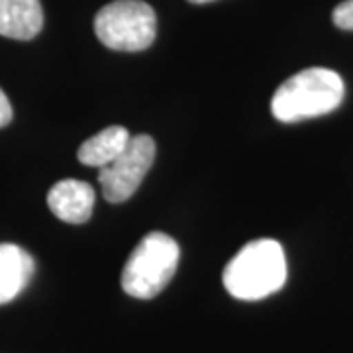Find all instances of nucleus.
Wrapping results in <instances>:
<instances>
[{"instance_id":"obj_1","label":"nucleus","mask_w":353,"mask_h":353,"mask_svg":"<svg viewBox=\"0 0 353 353\" xmlns=\"http://www.w3.org/2000/svg\"><path fill=\"white\" fill-rule=\"evenodd\" d=\"M224 287L238 301H261L283 289L287 257L275 240H253L236 253L224 269Z\"/></svg>"},{"instance_id":"obj_2","label":"nucleus","mask_w":353,"mask_h":353,"mask_svg":"<svg viewBox=\"0 0 353 353\" xmlns=\"http://www.w3.org/2000/svg\"><path fill=\"white\" fill-rule=\"evenodd\" d=\"M343 79L326 67L303 69L275 90L271 112L279 122L292 124L334 112L343 101Z\"/></svg>"},{"instance_id":"obj_3","label":"nucleus","mask_w":353,"mask_h":353,"mask_svg":"<svg viewBox=\"0 0 353 353\" xmlns=\"http://www.w3.org/2000/svg\"><path fill=\"white\" fill-rule=\"evenodd\" d=\"M181 248L171 236L152 232L136 245L122 271V289L134 299L157 296L173 279Z\"/></svg>"},{"instance_id":"obj_4","label":"nucleus","mask_w":353,"mask_h":353,"mask_svg":"<svg viewBox=\"0 0 353 353\" xmlns=\"http://www.w3.org/2000/svg\"><path fill=\"white\" fill-rule=\"evenodd\" d=\"M94 32L102 46L114 51H143L155 39L157 18L141 0H114L99 10Z\"/></svg>"},{"instance_id":"obj_5","label":"nucleus","mask_w":353,"mask_h":353,"mask_svg":"<svg viewBox=\"0 0 353 353\" xmlns=\"http://www.w3.org/2000/svg\"><path fill=\"white\" fill-rule=\"evenodd\" d=\"M155 159V141L148 134L132 136L122 153L101 167L99 183L104 199L112 204L128 201L139 189Z\"/></svg>"},{"instance_id":"obj_6","label":"nucleus","mask_w":353,"mask_h":353,"mask_svg":"<svg viewBox=\"0 0 353 353\" xmlns=\"http://www.w3.org/2000/svg\"><path fill=\"white\" fill-rule=\"evenodd\" d=\"M48 206L67 224H85L94 208V189L77 179H63L48 192Z\"/></svg>"},{"instance_id":"obj_7","label":"nucleus","mask_w":353,"mask_h":353,"mask_svg":"<svg viewBox=\"0 0 353 353\" xmlns=\"http://www.w3.org/2000/svg\"><path fill=\"white\" fill-rule=\"evenodd\" d=\"M36 273L30 253L16 243H0V304L12 303Z\"/></svg>"},{"instance_id":"obj_8","label":"nucleus","mask_w":353,"mask_h":353,"mask_svg":"<svg viewBox=\"0 0 353 353\" xmlns=\"http://www.w3.org/2000/svg\"><path fill=\"white\" fill-rule=\"evenodd\" d=\"M43 28L39 0H0V36L10 39H34Z\"/></svg>"},{"instance_id":"obj_9","label":"nucleus","mask_w":353,"mask_h":353,"mask_svg":"<svg viewBox=\"0 0 353 353\" xmlns=\"http://www.w3.org/2000/svg\"><path fill=\"white\" fill-rule=\"evenodd\" d=\"M130 138H132V134L124 126L104 128L102 132L94 134L92 138H88L87 141L81 143L77 157L87 167H99L101 169L122 153Z\"/></svg>"},{"instance_id":"obj_10","label":"nucleus","mask_w":353,"mask_h":353,"mask_svg":"<svg viewBox=\"0 0 353 353\" xmlns=\"http://www.w3.org/2000/svg\"><path fill=\"white\" fill-rule=\"evenodd\" d=\"M332 20H334V24L338 26L340 30L353 32V0H345V2L338 4L334 8Z\"/></svg>"},{"instance_id":"obj_11","label":"nucleus","mask_w":353,"mask_h":353,"mask_svg":"<svg viewBox=\"0 0 353 353\" xmlns=\"http://www.w3.org/2000/svg\"><path fill=\"white\" fill-rule=\"evenodd\" d=\"M12 106H10V101H8V97L2 92V88H0V128L8 126L10 122H12Z\"/></svg>"},{"instance_id":"obj_12","label":"nucleus","mask_w":353,"mask_h":353,"mask_svg":"<svg viewBox=\"0 0 353 353\" xmlns=\"http://www.w3.org/2000/svg\"><path fill=\"white\" fill-rule=\"evenodd\" d=\"M192 4H206V2H212V0H189Z\"/></svg>"}]
</instances>
